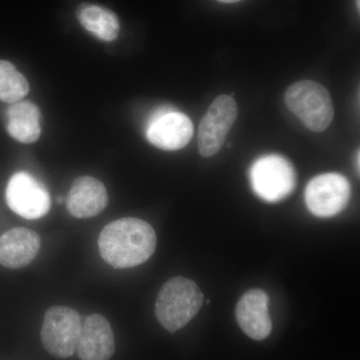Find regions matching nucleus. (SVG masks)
I'll return each mask as SVG.
<instances>
[{"label":"nucleus","mask_w":360,"mask_h":360,"mask_svg":"<svg viewBox=\"0 0 360 360\" xmlns=\"http://www.w3.org/2000/svg\"><path fill=\"white\" fill-rule=\"evenodd\" d=\"M250 177L255 193L267 202H278L288 198L296 184L295 167L278 155L257 158L251 165Z\"/></svg>","instance_id":"obj_4"},{"label":"nucleus","mask_w":360,"mask_h":360,"mask_svg":"<svg viewBox=\"0 0 360 360\" xmlns=\"http://www.w3.org/2000/svg\"><path fill=\"white\" fill-rule=\"evenodd\" d=\"M7 205L26 219H39L51 210V200L44 184L26 172L14 174L7 184Z\"/></svg>","instance_id":"obj_7"},{"label":"nucleus","mask_w":360,"mask_h":360,"mask_svg":"<svg viewBox=\"0 0 360 360\" xmlns=\"http://www.w3.org/2000/svg\"><path fill=\"white\" fill-rule=\"evenodd\" d=\"M77 16L80 25L96 39L106 42L117 39L120 21L110 9L96 4H84L78 7Z\"/></svg>","instance_id":"obj_15"},{"label":"nucleus","mask_w":360,"mask_h":360,"mask_svg":"<svg viewBox=\"0 0 360 360\" xmlns=\"http://www.w3.org/2000/svg\"><path fill=\"white\" fill-rule=\"evenodd\" d=\"M304 198L307 208L315 217H335L349 201V181L338 174L319 175L307 184Z\"/></svg>","instance_id":"obj_8"},{"label":"nucleus","mask_w":360,"mask_h":360,"mask_svg":"<svg viewBox=\"0 0 360 360\" xmlns=\"http://www.w3.org/2000/svg\"><path fill=\"white\" fill-rule=\"evenodd\" d=\"M356 2H357V8H359V6H360L359 0H356Z\"/></svg>","instance_id":"obj_19"},{"label":"nucleus","mask_w":360,"mask_h":360,"mask_svg":"<svg viewBox=\"0 0 360 360\" xmlns=\"http://www.w3.org/2000/svg\"><path fill=\"white\" fill-rule=\"evenodd\" d=\"M269 305V295L260 290L248 291L236 305V321L243 333L252 340H264L271 333Z\"/></svg>","instance_id":"obj_11"},{"label":"nucleus","mask_w":360,"mask_h":360,"mask_svg":"<svg viewBox=\"0 0 360 360\" xmlns=\"http://www.w3.org/2000/svg\"><path fill=\"white\" fill-rule=\"evenodd\" d=\"M359 150H357L356 158H355V168H356L357 174H359Z\"/></svg>","instance_id":"obj_17"},{"label":"nucleus","mask_w":360,"mask_h":360,"mask_svg":"<svg viewBox=\"0 0 360 360\" xmlns=\"http://www.w3.org/2000/svg\"><path fill=\"white\" fill-rule=\"evenodd\" d=\"M7 131L16 141L33 143L41 134V115L39 108L30 101H18L7 110Z\"/></svg>","instance_id":"obj_14"},{"label":"nucleus","mask_w":360,"mask_h":360,"mask_svg":"<svg viewBox=\"0 0 360 360\" xmlns=\"http://www.w3.org/2000/svg\"><path fill=\"white\" fill-rule=\"evenodd\" d=\"M77 352L82 360H110L115 352V335L110 322L101 314H91L82 322Z\"/></svg>","instance_id":"obj_10"},{"label":"nucleus","mask_w":360,"mask_h":360,"mask_svg":"<svg viewBox=\"0 0 360 360\" xmlns=\"http://www.w3.org/2000/svg\"><path fill=\"white\" fill-rule=\"evenodd\" d=\"M82 328V316L77 310L63 305L52 307L44 315L42 345L52 356L68 359L77 352Z\"/></svg>","instance_id":"obj_5"},{"label":"nucleus","mask_w":360,"mask_h":360,"mask_svg":"<svg viewBox=\"0 0 360 360\" xmlns=\"http://www.w3.org/2000/svg\"><path fill=\"white\" fill-rule=\"evenodd\" d=\"M40 245L37 232L25 227L11 229L0 236V264L11 269L26 266L37 257Z\"/></svg>","instance_id":"obj_13"},{"label":"nucleus","mask_w":360,"mask_h":360,"mask_svg":"<svg viewBox=\"0 0 360 360\" xmlns=\"http://www.w3.org/2000/svg\"><path fill=\"white\" fill-rule=\"evenodd\" d=\"M203 295L195 283L184 277L169 279L158 292L155 316L168 333L184 328L198 314Z\"/></svg>","instance_id":"obj_2"},{"label":"nucleus","mask_w":360,"mask_h":360,"mask_svg":"<svg viewBox=\"0 0 360 360\" xmlns=\"http://www.w3.org/2000/svg\"><path fill=\"white\" fill-rule=\"evenodd\" d=\"M108 191L103 182L92 176H80L75 180L66 198L68 212L77 219H90L105 210Z\"/></svg>","instance_id":"obj_12"},{"label":"nucleus","mask_w":360,"mask_h":360,"mask_svg":"<svg viewBox=\"0 0 360 360\" xmlns=\"http://www.w3.org/2000/svg\"><path fill=\"white\" fill-rule=\"evenodd\" d=\"M222 4H236V2L241 1V0H217Z\"/></svg>","instance_id":"obj_18"},{"label":"nucleus","mask_w":360,"mask_h":360,"mask_svg":"<svg viewBox=\"0 0 360 360\" xmlns=\"http://www.w3.org/2000/svg\"><path fill=\"white\" fill-rule=\"evenodd\" d=\"M193 136V122L184 113L161 108L149 118L146 139L155 148L179 150L186 148Z\"/></svg>","instance_id":"obj_9"},{"label":"nucleus","mask_w":360,"mask_h":360,"mask_svg":"<svg viewBox=\"0 0 360 360\" xmlns=\"http://www.w3.org/2000/svg\"><path fill=\"white\" fill-rule=\"evenodd\" d=\"M286 106L314 132L324 131L335 116L333 99L328 89L314 80H300L291 84L284 96Z\"/></svg>","instance_id":"obj_3"},{"label":"nucleus","mask_w":360,"mask_h":360,"mask_svg":"<svg viewBox=\"0 0 360 360\" xmlns=\"http://www.w3.org/2000/svg\"><path fill=\"white\" fill-rule=\"evenodd\" d=\"M28 92L27 79L13 63L0 60V101L11 104L18 103Z\"/></svg>","instance_id":"obj_16"},{"label":"nucleus","mask_w":360,"mask_h":360,"mask_svg":"<svg viewBox=\"0 0 360 360\" xmlns=\"http://www.w3.org/2000/svg\"><path fill=\"white\" fill-rule=\"evenodd\" d=\"M238 113L236 101L227 94L217 96L210 104L198 134V150L203 158H210L219 153L238 118Z\"/></svg>","instance_id":"obj_6"},{"label":"nucleus","mask_w":360,"mask_h":360,"mask_svg":"<svg viewBox=\"0 0 360 360\" xmlns=\"http://www.w3.org/2000/svg\"><path fill=\"white\" fill-rule=\"evenodd\" d=\"M156 248L151 225L135 217H124L105 225L98 238L101 257L115 269H130L148 262Z\"/></svg>","instance_id":"obj_1"}]
</instances>
